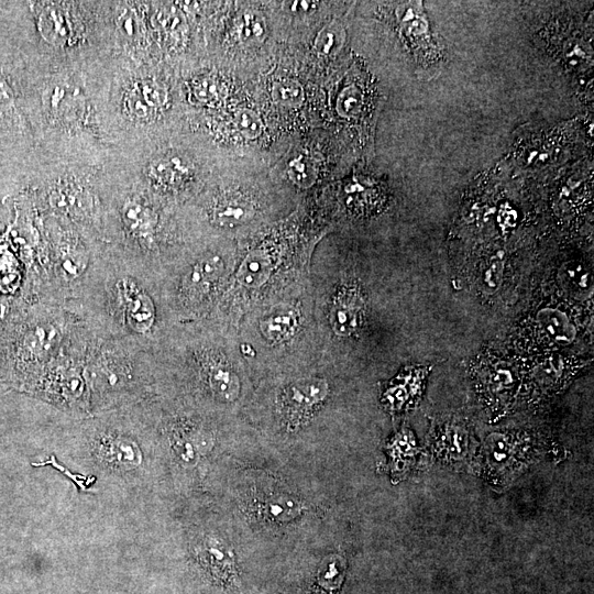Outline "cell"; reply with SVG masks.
Segmentation results:
<instances>
[{"label":"cell","instance_id":"obj_1","mask_svg":"<svg viewBox=\"0 0 594 594\" xmlns=\"http://www.w3.org/2000/svg\"><path fill=\"white\" fill-rule=\"evenodd\" d=\"M161 296L156 271L104 246L71 305L97 334L129 341L154 354L163 324Z\"/></svg>","mask_w":594,"mask_h":594},{"label":"cell","instance_id":"obj_2","mask_svg":"<svg viewBox=\"0 0 594 594\" xmlns=\"http://www.w3.org/2000/svg\"><path fill=\"white\" fill-rule=\"evenodd\" d=\"M14 323L0 362L11 380L26 391L87 326L85 318L72 306L44 299L21 313Z\"/></svg>","mask_w":594,"mask_h":594},{"label":"cell","instance_id":"obj_3","mask_svg":"<svg viewBox=\"0 0 594 594\" xmlns=\"http://www.w3.org/2000/svg\"><path fill=\"white\" fill-rule=\"evenodd\" d=\"M154 368L156 362L152 352L129 341L97 334L94 330L85 366L91 413L139 399Z\"/></svg>","mask_w":594,"mask_h":594},{"label":"cell","instance_id":"obj_4","mask_svg":"<svg viewBox=\"0 0 594 594\" xmlns=\"http://www.w3.org/2000/svg\"><path fill=\"white\" fill-rule=\"evenodd\" d=\"M224 274L222 257L213 252L202 253L170 275L163 299L180 321L202 317L213 303Z\"/></svg>","mask_w":594,"mask_h":594},{"label":"cell","instance_id":"obj_5","mask_svg":"<svg viewBox=\"0 0 594 594\" xmlns=\"http://www.w3.org/2000/svg\"><path fill=\"white\" fill-rule=\"evenodd\" d=\"M179 360L197 387L215 400L233 402L238 398L239 378L226 356L216 347L203 341L187 344Z\"/></svg>","mask_w":594,"mask_h":594},{"label":"cell","instance_id":"obj_6","mask_svg":"<svg viewBox=\"0 0 594 594\" xmlns=\"http://www.w3.org/2000/svg\"><path fill=\"white\" fill-rule=\"evenodd\" d=\"M541 456V448L530 435L492 434L483 447L481 471L483 477L504 484Z\"/></svg>","mask_w":594,"mask_h":594},{"label":"cell","instance_id":"obj_7","mask_svg":"<svg viewBox=\"0 0 594 594\" xmlns=\"http://www.w3.org/2000/svg\"><path fill=\"white\" fill-rule=\"evenodd\" d=\"M472 378L487 409L493 415H503L511 406L520 381L510 363L483 355L472 367Z\"/></svg>","mask_w":594,"mask_h":594},{"label":"cell","instance_id":"obj_8","mask_svg":"<svg viewBox=\"0 0 594 594\" xmlns=\"http://www.w3.org/2000/svg\"><path fill=\"white\" fill-rule=\"evenodd\" d=\"M328 384L323 379L311 378L296 381L280 395L278 410L290 432L296 431L310 420L317 407L328 395Z\"/></svg>","mask_w":594,"mask_h":594},{"label":"cell","instance_id":"obj_9","mask_svg":"<svg viewBox=\"0 0 594 594\" xmlns=\"http://www.w3.org/2000/svg\"><path fill=\"white\" fill-rule=\"evenodd\" d=\"M396 17L407 46L416 51L421 62H435L439 59L437 44L431 26L424 15L422 3L405 4L396 9Z\"/></svg>","mask_w":594,"mask_h":594},{"label":"cell","instance_id":"obj_10","mask_svg":"<svg viewBox=\"0 0 594 594\" xmlns=\"http://www.w3.org/2000/svg\"><path fill=\"white\" fill-rule=\"evenodd\" d=\"M365 312V297L358 286H343L334 296L330 306V324L339 336L354 335L362 326Z\"/></svg>","mask_w":594,"mask_h":594},{"label":"cell","instance_id":"obj_11","mask_svg":"<svg viewBox=\"0 0 594 594\" xmlns=\"http://www.w3.org/2000/svg\"><path fill=\"white\" fill-rule=\"evenodd\" d=\"M574 374V368L570 363L560 357H547L534 363L530 376H528V387L533 401H543L552 398Z\"/></svg>","mask_w":594,"mask_h":594},{"label":"cell","instance_id":"obj_12","mask_svg":"<svg viewBox=\"0 0 594 594\" xmlns=\"http://www.w3.org/2000/svg\"><path fill=\"white\" fill-rule=\"evenodd\" d=\"M170 440L175 453L184 461L193 462L211 442V433L193 418H176L170 426Z\"/></svg>","mask_w":594,"mask_h":594},{"label":"cell","instance_id":"obj_13","mask_svg":"<svg viewBox=\"0 0 594 594\" xmlns=\"http://www.w3.org/2000/svg\"><path fill=\"white\" fill-rule=\"evenodd\" d=\"M431 366H413L406 368L398 380L385 392V400L395 412L413 409L422 399L426 380Z\"/></svg>","mask_w":594,"mask_h":594},{"label":"cell","instance_id":"obj_14","mask_svg":"<svg viewBox=\"0 0 594 594\" xmlns=\"http://www.w3.org/2000/svg\"><path fill=\"white\" fill-rule=\"evenodd\" d=\"M203 567L222 586L235 585L238 579L234 550L217 538H207L198 550Z\"/></svg>","mask_w":594,"mask_h":594},{"label":"cell","instance_id":"obj_15","mask_svg":"<svg viewBox=\"0 0 594 594\" xmlns=\"http://www.w3.org/2000/svg\"><path fill=\"white\" fill-rule=\"evenodd\" d=\"M471 437L468 429L459 424H447L438 429L431 443L432 457L445 464L456 465L470 453Z\"/></svg>","mask_w":594,"mask_h":594},{"label":"cell","instance_id":"obj_16","mask_svg":"<svg viewBox=\"0 0 594 594\" xmlns=\"http://www.w3.org/2000/svg\"><path fill=\"white\" fill-rule=\"evenodd\" d=\"M99 454L119 467L132 468L140 464L141 451L136 440L118 428L107 427L97 434Z\"/></svg>","mask_w":594,"mask_h":594},{"label":"cell","instance_id":"obj_17","mask_svg":"<svg viewBox=\"0 0 594 594\" xmlns=\"http://www.w3.org/2000/svg\"><path fill=\"white\" fill-rule=\"evenodd\" d=\"M167 98V92L158 83L137 82L126 95V108L131 117L147 119L167 103Z\"/></svg>","mask_w":594,"mask_h":594},{"label":"cell","instance_id":"obj_18","mask_svg":"<svg viewBox=\"0 0 594 594\" xmlns=\"http://www.w3.org/2000/svg\"><path fill=\"white\" fill-rule=\"evenodd\" d=\"M253 510L263 520L272 523H288L303 514L305 505L291 495L271 494L258 498L253 504Z\"/></svg>","mask_w":594,"mask_h":594},{"label":"cell","instance_id":"obj_19","mask_svg":"<svg viewBox=\"0 0 594 594\" xmlns=\"http://www.w3.org/2000/svg\"><path fill=\"white\" fill-rule=\"evenodd\" d=\"M535 323L539 335L550 343L565 346L571 344L576 337L574 323L566 313L557 308H544L537 314Z\"/></svg>","mask_w":594,"mask_h":594},{"label":"cell","instance_id":"obj_20","mask_svg":"<svg viewBox=\"0 0 594 594\" xmlns=\"http://www.w3.org/2000/svg\"><path fill=\"white\" fill-rule=\"evenodd\" d=\"M558 279L563 289L576 300H587L593 293L592 273L579 261L564 263L559 269Z\"/></svg>","mask_w":594,"mask_h":594},{"label":"cell","instance_id":"obj_21","mask_svg":"<svg viewBox=\"0 0 594 594\" xmlns=\"http://www.w3.org/2000/svg\"><path fill=\"white\" fill-rule=\"evenodd\" d=\"M48 107L53 117L74 123L83 116L82 94L65 86H55L48 95Z\"/></svg>","mask_w":594,"mask_h":594},{"label":"cell","instance_id":"obj_22","mask_svg":"<svg viewBox=\"0 0 594 594\" xmlns=\"http://www.w3.org/2000/svg\"><path fill=\"white\" fill-rule=\"evenodd\" d=\"M251 214V205L244 198L234 195L218 198L209 208V216L213 222L224 227L245 223Z\"/></svg>","mask_w":594,"mask_h":594},{"label":"cell","instance_id":"obj_23","mask_svg":"<svg viewBox=\"0 0 594 594\" xmlns=\"http://www.w3.org/2000/svg\"><path fill=\"white\" fill-rule=\"evenodd\" d=\"M297 326H299V313L291 307L274 311L262 319L260 324L263 336L273 343H281V341L291 338L295 334Z\"/></svg>","mask_w":594,"mask_h":594},{"label":"cell","instance_id":"obj_24","mask_svg":"<svg viewBox=\"0 0 594 594\" xmlns=\"http://www.w3.org/2000/svg\"><path fill=\"white\" fill-rule=\"evenodd\" d=\"M189 168L179 158H160L150 167V179L164 190L175 189L182 184Z\"/></svg>","mask_w":594,"mask_h":594},{"label":"cell","instance_id":"obj_25","mask_svg":"<svg viewBox=\"0 0 594 594\" xmlns=\"http://www.w3.org/2000/svg\"><path fill=\"white\" fill-rule=\"evenodd\" d=\"M43 36L55 42H66L72 35L71 19L57 6H48L42 10L39 18Z\"/></svg>","mask_w":594,"mask_h":594},{"label":"cell","instance_id":"obj_26","mask_svg":"<svg viewBox=\"0 0 594 594\" xmlns=\"http://www.w3.org/2000/svg\"><path fill=\"white\" fill-rule=\"evenodd\" d=\"M395 472L407 473L414 466L418 455L415 438L409 429L396 435L391 446Z\"/></svg>","mask_w":594,"mask_h":594},{"label":"cell","instance_id":"obj_27","mask_svg":"<svg viewBox=\"0 0 594 594\" xmlns=\"http://www.w3.org/2000/svg\"><path fill=\"white\" fill-rule=\"evenodd\" d=\"M345 574V560L338 556L330 557L326 566L319 570L313 594H338Z\"/></svg>","mask_w":594,"mask_h":594},{"label":"cell","instance_id":"obj_28","mask_svg":"<svg viewBox=\"0 0 594 594\" xmlns=\"http://www.w3.org/2000/svg\"><path fill=\"white\" fill-rule=\"evenodd\" d=\"M272 97L282 106L296 108L303 103L304 91L299 82L282 80L273 85Z\"/></svg>","mask_w":594,"mask_h":594},{"label":"cell","instance_id":"obj_29","mask_svg":"<svg viewBox=\"0 0 594 594\" xmlns=\"http://www.w3.org/2000/svg\"><path fill=\"white\" fill-rule=\"evenodd\" d=\"M504 258L499 253L493 256L486 264L482 272V288L484 293L494 294L500 289L504 272Z\"/></svg>","mask_w":594,"mask_h":594},{"label":"cell","instance_id":"obj_30","mask_svg":"<svg viewBox=\"0 0 594 594\" xmlns=\"http://www.w3.org/2000/svg\"><path fill=\"white\" fill-rule=\"evenodd\" d=\"M291 179L299 186H311L315 179V169L310 158L301 154L299 158L294 159L290 164Z\"/></svg>","mask_w":594,"mask_h":594},{"label":"cell","instance_id":"obj_31","mask_svg":"<svg viewBox=\"0 0 594 594\" xmlns=\"http://www.w3.org/2000/svg\"><path fill=\"white\" fill-rule=\"evenodd\" d=\"M235 124L240 134L248 139L258 138L263 129L261 118L249 109L239 110L235 115Z\"/></svg>","mask_w":594,"mask_h":594},{"label":"cell","instance_id":"obj_32","mask_svg":"<svg viewBox=\"0 0 594 594\" xmlns=\"http://www.w3.org/2000/svg\"><path fill=\"white\" fill-rule=\"evenodd\" d=\"M192 93L195 99L201 103H215L220 98V87L213 79H200L194 82Z\"/></svg>","mask_w":594,"mask_h":594},{"label":"cell","instance_id":"obj_33","mask_svg":"<svg viewBox=\"0 0 594 594\" xmlns=\"http://www.w3.org/2000/svg\"><path fill=\"white\" fill-rule=\"evenodd\" d=\"M241 35L249 41H260L266 35L262 21L255 15H245L242 22Z\"/></svg>","mask_w":594,"mask_h":594},{"label":"cell","instance_id":"obj_34","mask_svg":"<svg viewBox=\"0 0 594 594\" xmlns=\"http://www.w3.org/2000/svg\"><path fill=\"white\" fill-rule=\"evenodd\" d=\"M360 108V98L356 92H352L349 88L347 92L340 98L339 112L343 116H354Z\"/></svg>","mask_w":594,"mask_h":594},{"label":"cell","instance_id":"obj_35","mask_svg":"<svg viewBox=\"0 0 594 594\" xmlns=\"http://www.w3.org/2000/svg\"><path fill=\"white\" fill-rule=\"evenodd\" d=\"M13 103L14 98L11 95V90L2 75H0V110L3 112V110L11 108Z\"/></svg>","mask_w":594,"mask_h":594},{"label":"cell","instance_id":"obj_36","mask_svg":"<svg viewBox=\"0 0 594 594\" xmlns=\"http://www.w3.org/2000/svg\"><path fill=\"white\" fill-rule=\"evenodd\" d=\"M49 464L52 465L53 467L57 468V469L59 468L60 470L64 471L66 473L65 476H68L70 479H72L73 481H75V483L77 484V486L82 487V489H85L86 488V484L83 483V481L86 482V483H90V484H91L92 481H94V479H88V480H86L85 478H82V477L73 476L72 473H70L68 470H64L60 465L57 464V461H55V457L54 456H52V458H51L50 461L43 462V464H39V466H44V465H49Z\"/></svg>","mask_w":594,"mask_h":594},{"label":"cell","instance_id":"obj_37","mask_svg":"<svg viewBox=\"0 0 594 594\" xmlns=\"http://www.w3.org/2000/svg\"><path fill=\"white\" fill-rule=\"evenodd\" d=\"M502 218V226L503 228H510L515 225L516 222V213L513 209H504L503 213L501 212Z\"/></svg>","mask_w":594,"mask_h":594}]
</instances>
